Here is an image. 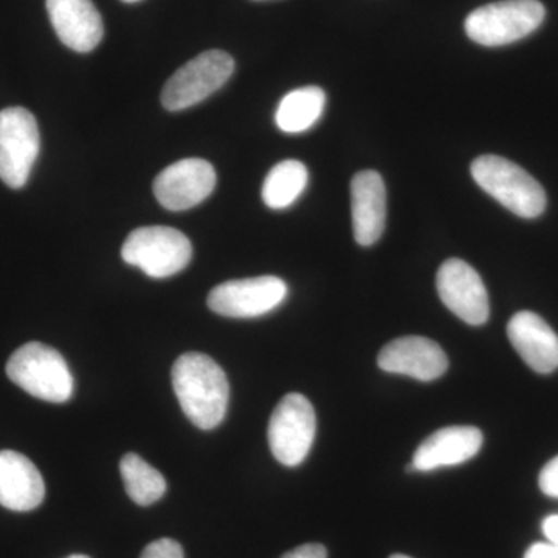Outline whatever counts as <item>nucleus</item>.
I'll use <instances>...</instances> for the list:
<instances>
[{
    "label": "nucleus",
    "mask_w": 558,
    "mask_h": 558,
    "mask_svg": "<svg viewBox=\"0 0 558 558\" xmlns=\"http://www.w3.org/2000/svg\"><path fill=\"white\" fill-rule=\"evenodd\" d=\"M46 497V483L38 468L24 454L0 451V506L14 512H31Z\"/></svg>",
    "instance_id": "17"
},
{
    "label": "nucleus",
    "mask_w": 558,
    "mask_h": 558,
    "mask_svg": "<svg viewBox=\"0 0 558 558\" xmlns=\"http://www.w3.org/2000/svg\"><path fill=\"white\" fill-rule=\"evenodd\" d=\"M352 229L362 247L380 240L387 222V189L377 171L357 172L351 182Z\"/></svg>",
    "instance_id": "14"
},
{
    "label": "nucleus",
    "mask_w": 558,
    "mask_h": 558,
    "mask_svg": "<svg viewBox=\"0 0 558 558\" xmlns=\"http://www.w3.org/2000/svg\"><path fill=\"white\" fill-rule=\"evenodd\" d=\"M288 296V284L281 278L233 279L209 292L208 307L227 318H256L281 306Z\"/></svg>",
    "instance_id": "9"
},
{
    "label": "nucleus",
    "mask_w": 558,
    "mask_h": 558,
    "mask_svg": "<svg viewBox=\"0 0 558 558\" xmlns=\"http://www.w3.org/2000/svg\"><path fill=\"white\" fill-rule=\"evenodd\" d=\"M68 558H90V557H87V556H81V554H75V556H70Z\"/></svg>",
    "instance_id": "27"
},
{
    "label": "nucleus",
    "mask_w": 558,
    "mask_h": 558,
    "mask_svg": "<svg viewBox=\"0 0 558 558\" xmlns=\"http://www.w3.org/2000/svg\"><path fill=\"white\" fill-rule=\"evenodd\" d=\"M389 558H411L409 556H402V554H395V556H391Z\"/></svg>",
    "instance_id": "26"
},
{
    "label": "nucleus",
    "mask_w": 558,
    "mask_h": 558,
    "mask_svg": "<svg viewBox=\"0 0 558 558\" xmlns=\"http://www.w3.org/2000/svg\"><path fill=\"white\" fill-rule=\"evenodd\" d=\"M508 337L520 357L535 373L558 368V336L539 315L521 311L510 318Z\"/></svg>",
    "instance_id": "16"
},
{
    "label": "nucleus",
    "mask_w": 558,
    "mask_h": 558,
    "mask_svg": "<svg viewBox=\"0 0 558 558\" xmlns=\"http://www.w3.org/2000/svg\"><path fill=\"white\" fill-rule=\"evenodd\" d=\"M51 25L70 50L89 53L105 36L100 11L92 0H46Z\"/></svg>",
    "instance_id": "13"
},
{
    "label": "nucleus",
    "mask_w": 558,
    "mask_h": 558,
    "mask_svg": "<svg viewBox=\"0 0 558 558\" xmlns=\"http://www.w3.org/2000/svg\"><path fill=\"white\" fill-rule=\"evenodd\" d=\"M171 377L185 416L205 432L218 427L230 399L229 379L218 363L201 352H186L175 360Z\"/></svg>",
    "instance_id": "1"
},
{
    "label": "nucleus",
    "mask_w": 558,
    "mask_h": 558,
    "mask_svg": "<svg viewBox=\"0 0 558 558\" xmlns=\"http://www.w3.org/2000/svg\"><path fill=\"white\" fill-rule=\"evenodd\" d=\"M377 365L389 374L422 381L439 379L449 369V359L436 341L427 337H402L381 349Z\"/></svg>",
    "instance_id": "12"
},
{
    "label": "nucleus",
    "mask_w": 558,
    "mask_h": 558,
    "mask_svg": "<svg viewBox=\"0 0 558 558\" xmlns=\"http://www.w3.org/2000/svg\"><path fill=\"white\" fill-rule=\"evenodd\" d=\"M140 558H183V549L175 539L160 538L149 543Z\"/></svg>",
    "instance_id": "21"
},
{
    "label": "nucleus",
    "mask_w": 558,
    "mask_h": 558,
    "mask_svg": "<svg viewBox=\"0 0 558 558\" xmlns=\"http://www.w3.org/2000/svg\"><path fill=\"white\" fill-rule=\"evenodd\" d=\"M281 558H328V550L323 545L310 543V545L299 546V548L290 550Z\"/></svg>",
    "instance_id": "23"
},
{
    "label": "nucleus",
    "mask_w": 558,
    "mask_h": 558,
    "mask_svg": "<svg viewBox=\"0 0 558 558\" xmlns=\"http://www.w3.org/2000/svg\"><path fill=\"white\" fill-rule=\"evenodd\" d=\"M539 488L548 497L558 498V457L550 459L538 478Z\"/></svg>",
    "instance_id": "22"
},
{
    "label": "nucleus",
    "mask_w": 558,
    "mask_h": 558,
    "mask_svg": "<svg viewBox=\"0 0 558 558\" xmlns=\"http://www.w3.org/2000/svg\"><path fill=\"white\" fill-rule=\"evenodd\" d=\"M123 2H126V3H135V2H140V0H123Z\"/></svg>",
    "instance_id": "28"
},
{
    "label": "nucleus",
    "mask_w": 558,
    "mask_h": 558,
    "mask_svg": "<svg viewBox=\"0 0 558 558\" xmlns=\"http://www.w3.org/2000/svg\"><path fill=\"white\" fill-rule=\"evenodd\" d=\"M524 558H558V546L553 543H535L524 554Z\"/></svg>",
    "instance_id": "24"
},
{
    "label": "nucleus",
    "mask_w": 558,
    "mask_h": 558,
    "mask_svg": "<svg viewBox=\"0 0 558 558\" xmlns=\"http://www.w3.org/2000/svg\"><path fill=\"white\" fill-rule=\"evenodd\" d=\"M234 60L222 50H208L182 65L165 84L161 105L171 112L193 108L226 86Z\"/></svg>",
    "instance_id": "6"
},
{
    "label": "nucleus",
    "mask_w": 558,
    "mask_h": 558,
    "mask_svg": "<svg viewBox=\"0 0 558 558\" xmlns=\"http://www.w3.org/2000/svg\"><path fill=\"white\" fill-rule=\"evenodd\" d=\"M436 288L442 303L462 322L481 326L490 315L486 286L465 260L451 258L440 266Z\"/></svg>",
    "instance_id": "10"
},
{
    "label": "nucleus",
    "mask_w": 558,
    "mask_h": 558,
    "mask_svg": "<svg viewBox=\"0 0 558 558\" xmlns=\"http://www.w3.org/2000/svg\"><path fill=\"white\" fill-rule=\"evenodd\" d=\"M121 258L150 278H170L189 266L193 245L182 231L171 227H142L124 241Z\"/></svg>",
    "instance_id": "5"
},
{
    "label": "nucleus",
    "mask_w": 558,
    "mask_h": 558,
    "mask_svg": "<svg viewBox=\"0 0 558 558\" xmlns=\"http://www.w3.org/2000/svg\"><path fill=\"white\" fill-rule=\"evenodd\" d=\"M120 473L126 494L143 508L159 501L167 492L163 475L138 454H124L120 461Z\"/></svg>",
    "instance_id": "20"
},
{
    "label": "nucleus",
    "mask_w": 558,
    "mask_h": 558,
    "mask_svg": "<svg viewBox=\"0 0 558 558\" xmlns=\"http://www.w3.org/2000/svg\"><path fill=\"white\" fill-rule=\"evenodd\" d=\"M7 376L33 398L51 403L68 402L73 395V376L68 362L51 347L32 341L11 355Z\"/></svg>",
    "instance_id": "3"
},
{
    "label": "nucleus",
    "mask_w": 558,
    "mask_h": 558,
    "mask_svg": "<svg viewBox=\"0 0 558 558\" xmlns=\"http://www.w3.org/2000/svg\"><path fill=\"white\" fill-rule=\"evenodd\" d=\"M325 106L326 94L322 87H300L289 92L279 102L275 121L286 134H303L322 119Z\"/></svg>",
    "instance_id": "18"
},
{
    "label": "nucleus",
    "mask_w": 558,
    "mask_h": 558,
    "mask_svg": "<svg viewBox=\"0 0 558 558\" xmlns=\"http://www.w3.org/2000/svg\"><path fill=\"white\" fill-rule=\"evenodd\" d=\"M543 534L549 543L558 546V515H549L542 524Z\"/></svg>",
    "instance_id": "25"
},
{
    "label": "nucleus",
    "mask_w": 558,
    "mask_h": 558,
    "mask_svg": "<svg viewBox=\"0 0 558 558\" xmlns=\"http://www.w3.org/2000/svg\"><path fill=\"white\" fill-rule=\"evenodd\" d=\"M317 433L314 407L303 395L284 396L271 413L269 446L278 462L295 468L306 459Z\"/></svg>",
    "instance_id": "8"
},
{
    "label": "nucleus",
    "mask_w": 558,
    "mask_h": 558,
    "mask_svg": "<svg viewBox=\"0 0 558 558\" xmlns=\"http://www.w3.org/2000/svg\"><path fill=\"white\" fill-rule=\"evenodd\" d=\"M484 436L480 428L457 425L438 429L418 446L413 462V472H433L440 468L462 464L475 458L483 447Z\"/></svg>",
    "instance_id": "15"
},
{
    "label": "nucleus",
    "mask_w": 558,
    "mask_h": 558,
    "mask_svg": "<svg viewBox=\"0 0 558 558\" xmlns=\"http://www.w3.org/2000/svg\"><path fill=\"white\" fill-rule=\"evenodd\" d=\"M545 16L538 0H502L472 11L465 20V33L480 46H508L537 31Z\"/></svg>",
    "instance_id": "4"
},
{
    "label": "nucleus",
    "mask_w": 558,
    "mask_h": 558,
    "mask_svg": "<svg viewBox=\"0 0 558 558\" xmlns=\"http://www.w3.org/2000/svg\"><path fill=\"white\" fill-rule=\"evenodd\" d=\"M310 182V171L300 160H282L271 168L263 185V201L271 209H286L299 201Z\"/></svg>",
    "instance_id": "19"
},
{
    "label": "nucleus",
    "mask_w": 558,
    "mask_h": 558,
    "mask_svg": "<svg viewBox=\"0 0 558 558\" xmlns=\"http://www.w3.org/2000/svg\"><path fill=\"white\" fill-rule=\"evenodd\" d=\"M216 171L204 159L175 161L154 180V194L161 207L183 211L202 204L216 186Z\"/></svg>",
    "instance_id": "11"
},
{
    "label": "nucleus",
    "mask_w": 558,
    "mask_h": 558,
    "mask_svg": "<svg viewBox=\"0 0 558 558\" xmlns=\"http://www.w3.org/2000/svg\"><path fill=\"white\" fill-rule=\"evenodd\" d=\"M472 178L502 207L524 219H535L546 209L545 190L519 165L498 156H481L473 161Z\"/></svg>",
    "instance_id": "2"
},
{
    "label": "nucleus",
    "mask_w": 558,
    "mask_h": 558,
    "mask_svg": "<svg viewBox=\"0 0 558 558\" xmlns=\"http://www.w3.org/2000/svg\"><path fill=\"white\" fill-rule=\"evenodd\" d=\"M39 128L31 110H0V179L7 186L20 190L31 179L39 156Z\"/></svg>",
    "instance_id": "7"
}]
</instances>
